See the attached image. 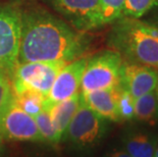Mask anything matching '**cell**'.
Here are the masks:
<instances>
[{
    "label": "cell",
    "instance_id": "6",
    "mask_svg": "<svg viewBox=\"0 0 158 157\" xmlns=\"http://www.w3.org/2000/svg\"><path fill=\"white\" fill-rule=\"evenodd\" d=\"M0 137L19 142H43L34 116L16 104L13 95L0 110Z\"/></svg>",
    "mask_w": 158,
    "mask_h": 157
},
{
    "label": "cell",
    "instance_id": "22",
    "mask_svg": "<svg viewBox=\"0 0 158 157\" xmlns=\"http://www.w3.org/2000/svg\"><path fill=\"white\" fill-rule=\"evenodd\" d=\"M154 92H155V95H156V99H157V102H158V82H157L156 88H155V90H154Z\"/></svg>",
    "mask_w": 158,
    "mask_h": 157
},
{
    "label": "cell",
    "instance_id": "17",
    "mask_svg": "<svg viewBox=\"0 0 158 157\" xmlns=\"http://www.w3.org/2000/svg\"><path fill=\"white\" fill-rule=\"evenodd\" d=\"M158 5V0H126L123 16L139 19Z\"/></svg>",
    "mask_w": 158,
    "mask_h": 157
},
{
    "label": "cell",
    "instance_id": "14",
    "mask_svg": "<svg viewBox=\"0 0 158 157\" xmlns=\"http://www.w3.org/2000/svg\"><path fill=\"white\" fill-rule=\"evenodd\" d=\"M134 118L148 125L158 122V102L155 92L147 93L135 99Z\"/></svg>",
    "mask_w": 158,
    "mask_h": 157
},
{
    "label": "cell",
    "instance_id": "23",
    "mask_svg": "<svg viewBox=\"0 0 158 157\" xmlns=\"http://www.w3.org/2000/svg\"><path fill=\"white\" fill-rule=\"evenodd\" d=\"M154 157H158V143H157V146H156L155 152H154Z\"/></svg>",
    "mask_w": 158,
    "mask_h": 157
},
{
    "label": "cell",
    "instance_id": "25",
    "mask_svg": "<svg viewBox=\"0 0 158 157\" xmlns=\"http://www.w3.org/2000/svg\"><path fill=\"white\" fill-rule=\"evenodd\" d=\"M2 141H3V139L0 137V147H1V144H2Z\"/></svg>",
    "mask_w": 158,
    "mask_h": 157
},
{
    "label": "cell",
    "instance_id": "13",
    "mask_svg": "<svg viewBox=\"0 0 158 157\" xmlns=\"http://www.w3.org/2000/svg\"><path fill=\"white\" fill-rule=\"evenodd\" d=\"M123 150L132 157H154L158 136L145 131L127 134L123 140Z\"/></svg>",
    "mask_w": 158,
    "mask_h": 157
},
{
    "label": "cell",
    "instance_id": "8",
    "mask_svg": "<svg viewBox=\"0 0 158 157\" xmlns=\"http://www.w3.org/2000/svg\"><path fill=\"white\" fill-rule=\"evenodd\" d=\"M86 63L87 58L81 57L63 65V68L57 73L51 89L43 103L52 104L60 102L79 93Z\"/></svg>",
    "mask_w": 158,
    "mask_h": 157
},
{
    "label": "cell",
    "instance_id": "5",
    "mask_svg": "<svg viewBox=\"0 0 158 157\" xmlns=\"http://www.w3.org/2000/svg\"><path fill=\"white\" fill-rule=\"evenodd\" d=\"M22 13L11 6H0V72L11 76L19 62Z\"/></svg>",
    "mask_w": 158,
    "mask_h": 157
},
{
    "label": "cell",
    "instance_id": "21",
    "mask_svg": "<svg viewBox=\"0 0 158 157\" xmlns=\"http://www.w3.org/2000/svg\"><path fill=\"white\" fill-rule=\"evenodd\" d=\"M109 157H132L129 153H127L124 150H115L110 154Z\"/></svg>",
    "mask_w": 158,
    "mask_h": 157
},
{
    "label": "cell",
    "instance_id": "9",
    "mask_svg": "<svg viewBox=\"0 0 158 157\" xmlns=\"http://www.w3.org/2000/svg\"><path fill=\"white\" fill-rule=\"evenodd\" d=\"M55 10L70 22L75 29L87 32L95 29L99 0H48Z\"/></svg>",
    "mask_w": 158,
    "mask_h": 157
},
{
    "label": "cell",
    "instance_id": "24",
    "mask_svg": "<svg viewBox=\"0 0 158 157\" xmlns=\"http://www.w3.org/2000/svg\"><path fill=\"white\" fill-rule=\"evenodd\" d=\"M156 7H157V13H156V18H157L156 23H157V26H155V27H157V28H158V5L156 6ZM154 8H155V7H154Z\"/></svg>",
    "mask_w": 158,
    "mask_h": 157
},
{
    "label": "cell",
    "instance_id": "4",
    "mask_svg": "<svg viewBox=\"0 0 158 157\" xmlns=\"http://www.w3.org/2000/svg\"><path fill=\"white\" fill-rule=\"evenodd\" d=\"M66 63L61 61H35L18 63L10 78L13 93L31 91L46 97L57 73Z\"/></svg>",
    "mask_w": 158,
    "mask_h": 157
},
{
    "label": "cell",
    "instance_id": "20",
    "mask_svg": "<svg viewBox=\"0 0 158 157\" xmlns=\"http://www.w3.org/2000/svg\"><path fill=\"white\" fill-rule=\"evenodd\" d=\"M12 96L11 83L9 82L7 76L0 72V110L4 106Z\"/></svg>",
    "mask_w": 158,
    "mask_h": 157
},
{
    "label": "cell",
    "instance_id": "3",
    "mask_svg": "<svg viewBox=\"0 0 158 157\" xmlns=\"http://www.w3.org/2000/svg\"><path fill=\"white\" fill-rule=\"evenodd\" d=\"M123 63V58L115 50H105L87 59L81 93L118 86Z\"/></svg>",
    "mask_w": 158,
    "mask_h": 157
},
{
    "label": "cell",
    "instance_id": "10",
    "mask_svg": "<svg viewBox=\"0 0 158 157\" xmlns=\"http://www.w3.org/2000/svg\"><path fill=\"white\" fill-rule=\"evenodd\" d=\"M158 82V69L150 66L124 61L120 71L119 85L134 98L153 92Z\"/></svg>",
    "mask_w": 158,
    "mask_h": 157
},
{
    "label": "cell",
    "instance_id": "19",
    "mask_svg": "<svg viewBox=\"0 0 158 157\" xmlns=\"http://www.w3.org/2000/svg\"><path fill=\"white\" fill-rule=\"evenodd\" d=\"M117 110L120 121H131L135 112V98L129 91L119 85L117 95Z\"/></svg>",
    "mask_w": 158,
    "mask_h": 157
},
{
    "label": "cell",
    "instance_id": "16",
    "mask_svg": "<svg viewBox=\"0 0 158 157\" xmlns=\"http://www.w3.org/2000/svg\"><path fill=\"white\" fill-rule=\"evenodd\" d=\"M16 104L21 107L23 111L32 116H36L43 109V101L45 97L38 94V93L25 91L21 93H13Z\"/></svg>",
    "mask_w": 158,
    "mask_h": 157
},
{
    "label": "cell",
    "instance_id": "1",
    "mask_svg": "<svg viewBox=\"0 0 158 157\" xmlns=\"http://www.w3.org/2000/svg\"><path fill=\"white\" fill-rule=\"evenodd\" d=\"M90 39L62 19L43 10L22 13L19 62L61 61L81 58L89 49Z\"/></svg>",
    "mask_w": 158,
    "mask_h": 157
},
{
    "label": "cell",
    "instance_id": "12",
    "mask_svg": "<svg viewBox=\"0 0 158 157\" xmlns=\"http://www.w3.org/2000/svg\"><path fill=\"white\" fill-rule=\"evenodd\" d=\"M81 99H82V94L79 92L63 101L52 103V104L43 103V108L48 110L50 118H51L58 143L64 139L66 130L79 107Z\"/></svg>",
    "mask_w": 158,
    "mask_h": 157
},
{
    "label": "cell",
    "instance_id": "7",
    "mask_svg": "<svg viewBox=\"0 0 158 157\" xmlns=\"http://www.w3.org/2000/svg\"><path fill=\"white\" fill-rule=\"evenodd\" d=\"M105 119L94 112L82 98L66 130L64 138L75 145L87 147L99 142L105 135Z\"/></svg>",
    "mask_w": 158,
    "mask_h": 157
},
{
    "label": "cell",
    "instance_id": "18",
    "mask_svg": "<svg viewBox=\"0 0 158 157\" xmlns=\"http://www.w3.org/2000/svg\"><path fill=\"white\" fill-rule=\"evenodd\" d=\"M37 128L39 130V133L41 135L43 142L51 143V144H56L57 137L56 133L53 126V123L50 118L48 110L43 108L36 116H34Z\"/></svg>",
    "mask_w": 158,
    "mask_h": 157
},
{
    "label": "cell",
    "instance_id": "2",
    "mask_svg": "<svg viewBox=\"0 0 158 157\" xmlns=\"http://www.w3.org/2000/svg\"><path fill=\"white\" fill-rule=\"evenodd\" d=\"M108 44L127 59L158 69V28L123 16L113 23Z\"/></svg>",
    "mask_w": 158,
    "mask_h": 157
},
{
    "label": "cell",
    "instance_id": "11",
    "mask_svg": "<svg viewBox=\"0 0 158 157\" xmlns=\"http://www.w3.org/2000/svg\"><path fill=\"white\" fill-rule=\"evenodd\" d=\"M118 86L108 89L81 93L84 102L105 121L120 122L117 110V95Z\"/></svg>",
    "mask_w": 158,
    "mask_h": 157
},
{
    "label": "cell",
    "instance_id": "15",
    "mask_svg": "<svg viewBox=\"0 0 158 157\" xmlns=\"http://www.w3.org/2000/svg\"><path fill=\"white\" fill-rule=\"evenodd\" d=\"M124 2L126 0H99L95 29L113 24L118 19L123 18Z\"/></svg>",
    "mask_w": 158,
    "mask_h": 157
}]
</instances>
